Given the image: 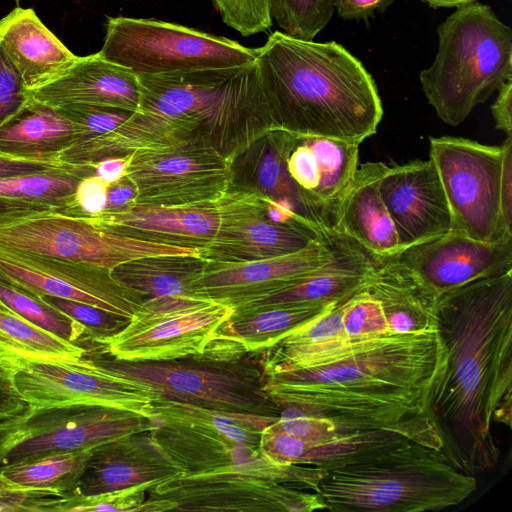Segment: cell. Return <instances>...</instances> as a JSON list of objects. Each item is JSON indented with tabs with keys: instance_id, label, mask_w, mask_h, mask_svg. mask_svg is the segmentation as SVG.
<instances>
[{
	"instance_id": "6da1fadb",
	"label": "cell",
	"mask_w": 512,
	"mask_h": 512,
	"mask_svg": "<svg viewBox=\"0 0 512 512\" xmlns=\"http://www.w3.org/2000/svg\"><path fill=\"white\" fill-rule=\"evenodd\" d=\"M443 361L426 414L441 452L459 471L494 468V435L512 424V270L441 293L436 303Z\"/></svg>"
},
{
	"instance_id": "f35d334b",
	"label": "cell",
	"mask_w": 512,
	"mask_h": 512,
	"mask_svg": "<svg viewBox=\"0 0 512 512\" xmlns=\"http://www.w3.org/2000/svg\"><path fill=\"white\" fill-rule=\"evenodd\" d=\"M343 327L346 335L353 340L392 333L380 303L362 288L346 302Z\"/></svg>"
},
{
	"instance_id": "1f68e13d",
	"label": "cell",
	"mask_w": 512,
	"mask_h": 512,
	"mask_svg": "<svg viewBox=\"0 0 512 512\" xmlns=\"http://www.w3.org/2000/svg\"><path fill=\"white\" fill-rule=\"evenodd\" d=\"M339 303L278 304L234 309L216 335L236 340L247 351L263 350Z\"/></svg>"
},
{
	"instance_id": "4fadbf2b",
	"label": "cell",
	"mask_w": 512,
	"mask_h": 512,
	"mask_svg": "<svg viewBox=\"0 0 512 512\" xmlns=\"http://www.w3.org/2000/svg\"><path fill=\"white\" fill-rule=\"evenodd\" d=\"M429 142V158L450 210V230L487 243L511 241L500 212L502 145L453 136L430 137Z\"/></svg>"
},
{
	"instance_id": "ba28073f",
	"label": "cell",
	"mask_w": 512,
	"mask_h": 512,
	"mask_svg": "<svg viewBox=\"0 0 512 512\" xmlns=\"http://www.w3.org/2000/svg\"><path fill=\"white\" fill-rule=\"evenodd\" d=\"M325 470L309 464H279L264 455L254 461L196 475H179L148 490L158 512H311L325 510L319 482Z\"/></svg>"
},
{
	"instance_id": "277c9868",
	"label": "cell",
	"mask_w": 512,
	"mask_h": 512,
	"mask_svg": "<svg viewBox=\"0 0 512 512\" xmlns=\"http://www.w3.org/2000/svg\"><path fill=\"white\" fill-rule=\"evenodd\" d=\"M257 69L276 128L361 144L384 110L376 82L344 46L271 33Z\"/></svg>"
},
{
	"instance_id": "484cf974",
	"label": "cell",
	"mask_w": 512,
	"mask_h": 512,
	"mask_svg": "<svg viewBox=\"0 0 512 512\" xmlns=\"http://www.w3.org/2000/svg\"><path fill=\"white\" fill-rule=\"evenodd\" d=\"M388 165L366 162L358 166L334 222V233L361 247L376 263L399 252L394 223L379 191Z\"/></svg>"
},
{
	"instance_id": "cb8c5ba5",
	"label": "cell",
	"mask_w": 512,
	"mask_h": 512,
	"mask_svg": "<svg viewBox=\"0 0 512 512\" xmlns=\"http://www.w3.org/2000/svg\"><path fill=\"white\" fill-rule=\"evenodd\" d=\"M87 218L124 236L202 251L216 235L219 210L217 202L182 207L132 204Z\"/></svg>"
},
{
	"instance_id": "2e32d148",
	"label": "cell",
	"mask_w": 512,
	"mask_h": 512,
	"mask_svg": "<svg viewBox=\"0 0 512 512\" xmlns=\"http://www.w3.org/2000/svg\"><path fill=\"white\" fill-rule=\"evenodd\" d=\"M0 281L30 296L73 300L131 318L143 307L138 293L119 283L111 270L0 245Z\"/></svg>"
},
{
	"instance_id": "ee69618b",
	"label": "cell",
	"mask_w": 512,
	"mask_h": 512,
	"mask_svg": "<svg viewBox=\"0 0 512 512\" xmlns=\"http://www.w3.org/2000/svg\"><path fill=\"white\" fill-rule=\"evenodd\" d=\"M56 109L80 128L81 139L79 140L111 132L122 125L133 113L87 105H67Z\"/></svg>"
},
{
	"instance_id": "f6af8a7d",
	"label": "cell",
	"mask_w": 512,
	"mask_h": 512,
	"mask_svg": "<svg viewBox=\"0 0 512 512\" xmlns=\"http://www.w3.org/2000/svg\"><path fill=\"white\" fill-rule=\"evenodd\" d=\"M30 103L28 91L0 45V128L12 122Z\"/></svg>"
},
{
	"instance_id": "5b68a950",
	"label": "cell",
	"mask_w": 512,
	"mask_h": 512,
	"mask_svg": "<svg viewBox=\"0 0 512 512\" xmlns=\"http://www.w3.org/2000/svg\"><path fill=\"white\" fill-rule=\"evenodd\" d=\"M476 487L440 450L410 440L326 470L317 493L335 512H424L456 506Z\"/></svg>"
},
{
	"instance_id": "816d5d0a",
	"label": "cell",
	"mask_w": 512,
	"mask_h": 512,
	"mask_svg": "<svg viewBox=\"0 0 512 512\" xmlns=\"http://www.w3.org/2000/svg\"><path fill=\"white\" fill-rule=\"evenodd\" d=\"M136 194V188L133 183L124 177L109 186L107 206L104 211H118L134 204Z\"/></svg>"
},
{
	"instance_id": "836d02e7",
	"label": "cell",
	"mask_w": 512,
	"mask_h": 512,
	"mask_svg": "<svg viewBox=\"0 0 512 512\" xmlns=\"http://www.w3.org/2000/svg\"><path fill=\"white\" fill-rule=\"evenodd\" d=\"M89 175H94L93 164L0 178V198L75 213L76 187Z\"/></svg>"
},
{
	"instance_id": "4dcf8cb0",
	"label": "cell",
	"mask_w": 512,
	"mask_h": 512,
	"mask_svg": "<svg viewBox=\"0 0 512 512\" xmlns=\"http://www.w3.org/2000/svg\"><path fill=\"white\" fill-rule=\"evenodd\" d=\"M362 289L380 303L392 333L437 329L438 296L390 267L376 263Z\"/></svg>"
},
{
	"instance_id": "60d3db41",
	"label": "cell",
	"mask_w": 512,
	"mask_h": 512,
	"mask_svg": "<svg viewBox=\"0 0 512 512\" xmlns=\"http://www.w3.org/2000/svg\"><path fill=\"white\" fill-rule=\"evenodd\" d=\"M222 21L247 37L269 30L273 24L269 0H211Z\"/></svg>"
},
{
	"instance_id": "e0dca14e",
	"label": "cell",
	"mask_w": 512,
	"mask_h": 512,
	"mask_svg": "<svg viewBox=\"0 0 512 512\" xmlns=\"http://www.w3.org/2000/svg\"><path fill=\"white\" fill-rule=\"evenodd\" d=\"M377 263L439 296L476 279L511 271L512 240L487 243L449 230Z\"/></svg>"
},
{
	"instance_id": "c3c4849f",
	"label": "cell",
	"mask_w": 512,
	"mask_h": 512,
	"mask_svg": "<svg viewBox=\"0 0 512 512\" xmlns=\"http://www.w3.org/2000/svg\"><path fill=\"white\" fill-rule=\"evenodd\" d=\"M503 165L500 184V212L505 234L512 237V136L503 144Z\"/></svg>"
},
{
	"instance_id": "11a10c76",
	"label": "cell",
	"mask_w": 512,
	"mask_h": 512,
	"mask_svg": "<svg viewBox=\"0 0 512 512\" xmlns=\"http://www.w3.org/2000/svg\"><path fill=\"white\" fill-rule=\"evenodd\" d=\"M427 3L430 7L434 9L438 8H457L469 3L476 2L478 0H421Z\"/></svg>"
},
{
	"instance_id": "5bb4252c",
	"label": "cell",
	"mask_w": 512,
	"mask_h": 512,
	"mask_svg": "<svg viewBox=\"0 0 512 512\" xmlns=\"http://www.w3.org/2000/svg\"><path fill=\"white\" fill-rule=\"evenodd\" d=\"M134 204L182 207L217 202L232 186V163L212 146L185 142L129 153Z\"/></svg>"
},
{
	"instance_id": "ffe728a7",
	"label": "cell",
	"mask_w": 512,
	"mask_h": 512,
	"mask_svg": "<svg viewBox=\"0 0 512 512\" xmlns=\"http://www.w3.org/2000/svg\"><path fill=\"white\" fill-rule=\"evenodd\" d=\"M335 233L286 255L223 262L205 260L195 296L233 309L268 297L326 264L334 253Z\"/></svg>"
},
{
	"instance_id": "f5cc1de1",
	"label": "cell",
	"mask_w": 512,
	"mask_h": 512,
	"mask_svg": "<svg viewBox=\"0 0 512 512\" xmlns=\"http://www.w3.org/2000/svg\"><path fill=\"white\" fill-rule=\"evenodd\" d=\"M129 154L117 157L104 158L93 163L94 175L100 177L108 184H114L126 175L129 165Z\"/></svg>"
},
{
	"instance_id": "30bf717a",
	"label": "cell",
	"mask_w": 512,
	"mask_h": 512,
	"mask_svg": "<svg viewBox=\"0 0 512 512\" xmlns=\"http://www.w3.org/2000/svg\"><path fill=\"white\" fill-rule=\"evenodd\" d=\"M0 245L109 270L138 258L185 255L201 249L124 236L90 222L85 215L31 207L0 214Z\"/></svg>"
},
{
	"instance_id": "6f0895ef",
	"label": "cell",
	"mask_w": 512,
	"mask_h": 512,
	"mask_svg": "<svg viewBox=\"0 0 512 512\" xmlns=\"http://www.w3.org/2000/svg\"><path fill=\"white\" fill-rule=\"evenodd\" d=\"M16 2H19L20 0H15Z\"/></svg>"
},
{
	"instance_id": "7a4b0ae2",
	"label": "cell",
	"mask_w": 512,
	"mask_h": 512,
	"mask_svg": "<svg viewBox=\"0 0 512 512\" xmlns=\"http://www.w3.org/2000/svg\"><path fill=\"white\" fill-rule=\"evenodd\" d=\"M443 356L437 329L392 333L326 366L268 374L267 392L277 406H298L328 419L340 432L403 430L441 450L426 404Z\"/></svg>"
},
{
	"instance_id": "8fae6325",
	"label": "cell",
	"mask_w": 512,
	"mask_h": 512,
	"mask_svg": "<svg viewBox=\"0 0 512 512\" xmlns=\"http://www.w3.org/2000/svg\"><path fill=\"white\" fill-rule=\"evenodd\" d=\"M150 418L153 440L179 468L181 475H196L263 456V430L278 416L233 413L183 402L157 400Z\"/></svg>"
},
{
	"instance_id": "bcb514c9",
	"label": "cell",
	"mask_w": 512,
	"mask_h": 512,
	"mask_svg": "<svg viewBox=\"0 0 512 512\" xmlns=\"http://www.w3.org/2000/svg\"><path fill=\"white\" fill-rule=\"evenodd\" d=\"M110 184L96 175L82 178L75 191V214L95 216L107 206V194Z\"/></svg>"
},
{
	"instance_id": "8d00e7d4",
	"label": "cell",
	"mask_w": 512,
	"mask_h": 512,
	"mask_svg": "<svg viewBox=\"0 0 512 512\" xmlns=\"http://www.w3.org/2000/svg\"><path fill=\"white\" fill-rule=\"evenodd\" d=\"M272 20L292 37L313 40L330 22L334 0H269Z\"/></svg>"
},
{
	"instance_id": "8992f818",
	"label": "cell",
	"mask_w": 512,
	"mask_h": 512,
	"mask_svg": "<svg viewBox=\"0 0 512 512\" xmlns=\"http://www.w3.org/2000/svg\"><path fill=\"white\" fill-rule=\"evenodd\" d=\"M262 357V350L247 351L236 340L217 335L201 353L170 360L127 361L93 346L87 349V358L97 370L141 383L157 400L278 416L280 408L267 392Z\"/></svg>"
},
{
	"instance_id": "f546056e",
	"label": "cell",
	"mask_w": 512,
	"mask_h": 512,
	"mask_svg": "<svg viewBox=\"0 0 512 512\" xmlns=\"http://www.w3.org/2000/svg\"><path fill=\"white\" fill-rule=\"evenodd\" d=\"M86 366L87 349L43 330L0 299V372L10 380L29 364Z\"/></svg>"
},
{
	"instance_id": "52a82bcc",
	"label": "cell",
	"mask_w": 512,
	"mask_h": 512,
	"mask_svg": "<svg viewBox=\"0 0 512 512\" xmlns=\"http://www.w3.org/2000/svg\"><path fill=\"white\" fill-rule=\"evenodd\" d=\"M438 49L420 83L437 116L460 125L512 79V30L479 1L457 7L437 27Z\"/></svg>"
},
{
	"instance_id": "d4e9b609",
	"label": "cell",
	"mask_w": 512,
	"mask_h": 512,
	"mask_svg": "<svg viewBox=\"0 0 512 512\" xmlns=\"http://www.w3.org/2000/svg\"><path fill=\"white\" fill-rule=\"evenodd\" d=\"M28 93L32 102L55 109L87 105L136 112L140 104L138 76L98 53L79 56L65 75Z\"/></svg>"
},
{
	"instance_id": "d6986e66",
	"label": "cell",
	"mask_w": 512,
	"mask_h": 512,
	"mask_svg": "<svg viewBox=\"0 0 512 512\" xmlns=\"http://www.w3.org/2000/svg\"><path fill=\"white\" fill-rule=\"evenodd\" d=\"M219 225L213 240L201 251L210 261L241 262L297 252L326 235L296 223L269 219L261 195L231 187L217 201Z\"/></svg>"
},
{
	"instance_id": "603a6c76",
	"label": "cell",
	"mask_w": 512,
	"mask_h": 512,
	"mask_svg": "<svg viewBox=\"0 0 512 512\" xmlns=\"http://www.w3.org/2000/svg\"><path fill=\"white\" fill-rule=\"evenodd\" d=\"M181 475L150 432L123 436L89 450L74 496H90L139 485H155Z\"/></svg>"
},
{
	"instance_id": "83f0119b",
	"label": "cell",
	"mask_w": 512,
	"mask_h": 512,
	"mask_svg": "<svg viewBox=\"0 0 512 512\" xmlns=\"http://www.w3.org/2000/svg\"><path fill=\"white\" fill-rule=\"evenodd\" d=\"M293 133L275 128L252 143L232 163V186L285 201L322 234L327 233L303 204L287 171Z\"/></svg>"
},
{
	"instance_id": "d590c367",
	"label": "cell",
	"mask_w": 512,
	"mask_h": 512,
	"mask_svg": "<svg viewBox=\"0 0 512 512\" xmlns=\"http://www.w3.org/2000/svg\"><path fill=\"white\" fill-rule=\"evenodd\" d=\"M0 299L35 326L67 341L80 344L89 337L88 329L80 322L1 281Z\"/></svg>"
},
{
	"instance_id": "db71d44e",
	"label": "cell",
	"mask_w": 512,
	"mask_h": 512,
	"mask_svg": "<svg viewBox=\"0 0 512 512\" xmlns=\"http://www.w3.org/2000/svg\"><path fill=\"white\" fill-rule=\"evenodd\" d=\"M28 407L14 390L11 380L0 372V420L16 415Z\"/></svg>"
},
{
	"instance_id": "9c48e42d",
	"label": "cell",
	"mask_w": 512,
	"mask_h": 512,
	"mask_svg": "<svg viewBox=\"0 0 512 512\" xmlns=\"http://www.w3.org/2000/svg\"><path fill=\"white\" fill-rule=\"evenodd\" d=\"M259 48L180 24L108 17L98 54L140 76L227 69L256 62Z\"/></svg>"
},
{
	"instance_id": "b9f144b4",
	"label": "cell",
	"mask_w": 512,
	"mask_h": 512,
	"mask_svg": "<svg viewBox=\"0 0 512 512\" xmlns=\"http://www.w3.org/2000/svg\"><path fill=\"white\" fill-rule=\"evenodd\" d=\"M278 407L280 412L274 425L310 445L323 444L345 433L340 432L328 419L309 413L298 406L281 404Z\"/></svg>"
},
{
	"instance_id": "ac0fdd59",
	"label": "cell",
	"mask_w": 512,
	"mask_h": 512,
	"mask_svg": "<svg viewBox=\"0 0 512 512\" xmlns=\"http://www.w3.org/2000/svg\"><path fill=\"white\" fill-rule=\"evenodd\" d=\"M89 360V359H88ZM11 383L29 408L66 405H99L150 417L153 391L136 381L86 366L34 363L21 368Z\"/></svg>"
},
{
	"instance_id": "f907efd6",
	"label": "cell",
	"mask_w": 512,
	"mask_h": 512,
	"mask_svg": "<svg viewBox=\"0 0 512 512\" xmlns=\"http://www.w3.org/2000/svg\"><path fill=\"white\" fill-rule=\"evenodd\" d=\"M491 114L495 128L506 136H512V79L505 82L497 91V97L491 105Z\"/></svg>"
},
{
	"instance_id": "3957f363",
	"label": "cell",
	"mask_w": 512,
	"mask_h": 512,
	"mask_svg": "<svg viewBox=\"0 0 512 512\" xmlns=\"http://www.w3.org/2000/svg\"><path fill=\"white\" fill-rule=\"evenodd\" d=\"M138 79V110L118 128L91 139L95 158L200 142L233 163L252 143L276 128L256 62L227 69L140 75Z\"/></svg>"
},
{
	"instance_id": "ab89813d",
	"label": "cell",
	"mask_w": 512,
	"mask_h": 512,
	"mask_svg": "<svg viewBox=\"0 0 512 512\" xmlns=\"http://www.w3.org/2000/svg\"><path fill=\"white\" fill-rule=\"evenodd\" d=\"M35 299L83 324L89 331L87 340L112 336L122 330L130 320V318L73 300L53 296H41Z\"/></svg>"
},
{
	"instance_id": "f1b7e54d",
	"label": "cell",
	"mask_w": 512,
	"mask_h": 512,
	"mask_svg": "<svg viewBox=\"0 0 512 512\" xmlns=\"http://www.w3.org/2000/svg\"><path fill=\"white\" fill-rule=\"evenodd\" d=\"M205 260L197 256L162 255L130 260L111 270L122 285L141 295L143 307L161 310L199 299L194 285Z\"/></svg>"
},
{
	"instance_id": "4316f807",
	"label": "cell",
	"mask_w": 512,
	"mask_h": 512,
	"mask_svg": "<svg viewBox=\"0 0 512 512\" xmlns=\"http://www.w3.org/2000/svg\"><path fill=\"white\" fill-rule=\"evenodd\" d=\"M0 45L28 92L59 79L79 58L43 24L33 9L20 6L0 19Z\"/></svg>"
},
{
	"instance_id": "7402d4cb",
	"label": "cell",
	"mask_w": 512,
	"mask_h": 512,
	"mask_svg": "<svg viewBox=\"0 0 512 512\" xmlns=\"http://www.w3.org/2000/svg\"><path fill=\"white\" fill-rule=\"evenodd\" d=\"M379 191L395 226L399 252L450 230L448 202L430 158L388 165Z\"/></svg>"
},
{
	"instance_id": "74e56055",
	"label": "cell",
	"mask_w": 512,
	"mask_h": 512,
	"mask_svg": "<svg viewBox=\"0 0 512 512\" xmlns=\"http://www.w3.org/2000/svg\"><path fill=\"white\" fill-rule=\"evenodd\" d=\"M71 498L56 490L19 485L0 471V512H65Z\"/></svg>"
},
{
	"instance_id": "e575fe53",
	"label": "cell",
	"mask_w": 512,
	"mask_h": 512,
	"mask_svg": "<svg viewBox=\"0 0 512 512\" xmlns=\"http://www.w3.org/2000/svg\"><path fill=\"white\" fill-rule=\"evenodd\" d=\"M90 449L56 453L1 470L22 486L51 489L73 497L85 469Z\"/></svg>"
},
{
	"instance_id": "7bdbcfd3",
	"label": "cell",
	"mask_w": 512,
	"mask_h": 512,
	"mask_svg": "<svg viewBox=\"0 0 512 512\" xmlns=\"http://www.w3.org/2000/svg\"><path fill=\"white\" fill-rule=\"evenodd\" d=\"M150 488L149 485H139L97 495L73 496L65 512H144L145 494Z\"/></svg>"
},
{
	"instance_id": "681fc988",
	"label": "cell",
	"mask_w": 512,
	"mask_h": 512,
	"mask_svg": "<svg viewBox=\"0 0 512 512\" xmlns=\"http://www.w3.org/2000/svg\"><path fill=\"white\" fill-rule=\"evenodd\" d=\"M396 0H334L337 16L343 20L368 21L385 12Z\"/></svg>"
},
{
	"instance_id": "44dd1931",
	"label": "cell",
	"mask_w": 512,
	"mask_h": 512,
	"mask_svg": "<svg viewBox=\"0 0 512 512\" xmlns=\"http://www.w3.org/2000/svg\"><path fill=\"white\" fill-rule=\"evenodd\" d=\"M355 142L293 134L286 165L299 196L327 234L359 166Z\"/></svg>"
},
{
	"instance_id": "7c38bea8",
	"label": "cell",
	"mask_w": 512,
	"mask_h": 512,
	"mask_svg": "<svg viewBox=\"0 0 512 512\" xmlns=\"http://www.w3.org/2000/svg\"><path fill=\"white\" fill-rule=\"evenodd\" d=\"M154 428L150 417L114 407H27L0 420V471L56 453L91 449Z\"/></svg>"
},
{
	"instance_id": "7dc6e473",
	"label": "cell",
	"mask_w": 512,
	"mask_h": 512,
	"mask_svg": "<svg viewBox=\"0 0 512 512\" xmlns=\"http://www.w3.org/2000/svg\"><path fill=\"white\" fill-rule=\"evenodd\" d=\"M76 165L63 162L60 156L29 158L0 154V178L68 169Z\"/></svg>"
},
{
	"instance_id": "9f6ffc18",
	"label": "cell",
	"mask_w": 512,
	"mask_h": 512,
	"mask_svg": "<svg viewBox=\"0 0 512 512\" xmlns=\"http://www.w3.org/2000/svg\"><path fill=\"white\" fill-rule=\"evenodd\" d=\"M36 207L18 200L0 198V214L15 209Z\"/></svg>"
},
{
	"instance_id": "d6a6232c",
	"label": "cell",
	"mask_w": 512,
	"mask_h": 512,
	"mask_svg": "<svg viewBox=\"0 0 512 512\" xmlns=\"http://www.w3.org/2000/svg\"><path fill=\"white\" fill-rule=\"evenodd\" d=\"M81 139L80 128L59 110L34 103L0 128V154L42 158L60 153Z\"/></svg>"
},
{
	"instance_id": "9a60e30c",
	"label": "cell",
	"mask_w": 512,
	"mask_h": 512,
	"mask_svg": "<svg viewBox=\"0 0 512 512\" xmlns=\"http://www.w3.org/2000/svg\"><path fill=\"white\" fill-rule=\"evenodd\" d=\"M233 310L211 300H195L161 310L142 307L116 334L86 343L127 361L170 360L199 354Z\"/></svg>"
}]
</instances>
